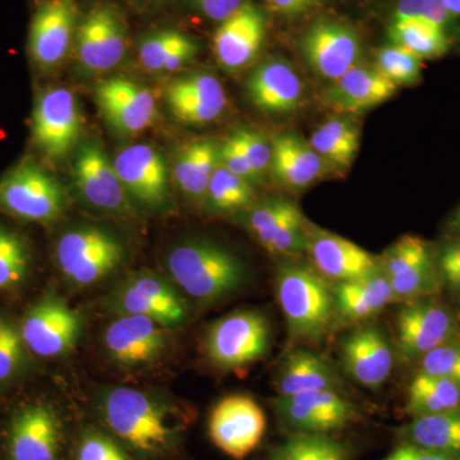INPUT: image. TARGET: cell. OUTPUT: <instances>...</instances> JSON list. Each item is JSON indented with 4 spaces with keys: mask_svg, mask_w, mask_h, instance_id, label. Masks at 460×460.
Wrapping results in <instances>:
<instances>
[{
    "mask_svg": "<svg viewBox=\"0 0 460 460\" xmlns=\"http://www.w3.org/2000/svg\"><path fill=\"white\" fill-rule=\"evenodd\" d=\"M102 413L109 429L144 458H162L180 444L190 417L174 402L119 386L102 396Z\"/></svg>",
    "mask_w": 460,
    "mask_h": 460,
    "instance_id": "cell-1",
    "label": "cell"
},
{
    "mask_svg": "<svg viewBox=\"0 0 460 460\" xmlns=\"http://www.w3.org/2000/svg\"><path fill=\"white\" fill-rule=\"evenodd\" d=\"M275 289L293 341L314 344L328 335L337 320L332 284L316 269L283 262L275 275Z\"/></svg>",
    "mask_w": 460,
    "mask_h": 460,
    "instance_id": "cell-2",
    "label": "cell"
},
{
    "mask_svg": "<svg viewBox=\"0 0 460 460\" xmlns=\"http://www.w3.org/2000/svg\"><path fill=\"white\" fill-rule=\"evenodd\" d=\"M172 281L202 304L226 298L243 284L246 272L234 253L208 241L183 242L166 257Z\"/></svg>",
    "mask_w": 460,
    "mask_h": 460,
    "instance_id": "cell-3",
    "label": "cell"
},
{
    "mask_svg": "<svg viewBox=\"0 0 460 460\" xmlns=\"http://www.w3.org/2000/svg\"><path fill=\"white\" fill-rule=\"evenodd\" d=\"M122 242L98 226H77L66 230L56 247L60 271L69 283L89 287L99 283L123 262Z\"/></svg>",
    "mask_w": 460,
    "mask_h": 460,
    "instance_id": "cell-4",
    "label": "cell"
},
{
    "mask_svg": "<svg viewBox=\"0 0 460 460\" xmlns=\"http://www.w3.org/2000/svg\"><path fill=\"white\" fill-rule=\"evenodd\" d=\"M270 325L262 314L237 311L215 321L206 334L208 359L223 370L247 367L270 347Z\"/></svg>",
    "mask_w": 460,
    "mask_h": 460,
    "instance_id": "cell-5",
    "label": "cell"
},
{
    "mask_svg": "<svg viewBox=\"0 0 460 460\" xmlns=\"http://www.w3.org/2000/svg\"><path fill=\"white\" fill-rule=\"evenodd\" d=\"M66 206L63 187L31 162L22 163L0 180V208L30 222H53Z\"/></svg>",
    "mask_w": 460,
    "mask_h": 460,
    "instance_id": "cell-6",
    "label": "cell"
},
{
    "mask_svg": "<svg viewBox=\"0 0 460 460\" xmlns=\"http://www.w3.org/2000/svg\"><path fill=\"white\" fill-rule=\"evenodd\" d=\"M395 302L429 298L440 290V274L428 242L417 235H402L378 257Z\"/></svg>",
    "mask_w": 460,
    "mask_h": 460,
    "instance_id": "cell-7",
    "label": "cell"
},
{
    "mask_svg": "<svg viewBox=\"0 0 460 460\" xmlns=\"http://www.w3.org/2000/svg\"><path fill=\"white\" fill-rule=\"evenodd\" d=\"M272 407L293 434L330 436L358 420L356 405L339 390L279 395Z\"/></svg>",
    "mask_w": 460,
    "mask_h": 460,
    "instance_id": "cell-8",
    "label": "cell"
},
{
    "mask_svg": "<svg viewBox=\"0 0 460 460\" xmlns=\"http://www.w3.org/2000/svg\"><path fill=\"white\" fill-rule=\"evenodd\" d=\"M115 314H135L156 321L166 329L181 325L189 314L186 299L153 272H137L118 286L111 298Z\"/></svg>",
    "mask_w": 460,
    "mask_h": 460,
    "instance_id": "cell-9",
    "label": "cell"
},
{
    "mask_svg": "<svg viewBox=\"0 0 460 460\" xmlns=\"http://www.w3.org/2000/svg\"><path fill=\"white\" fill-rule=\"evenodd\" d=\"M75 57L84 71L102 74L124 59L128 33L122 14L113 5H98L87 12L75 30Z\"/></svg>",
    "mask_w": 460,
    "mask_h": 460,
    "instance_id": "cell-10",
    "label": "cell"
},
{
    "mask_svg": "<svg viewBox=\"0 0 460 460\" xmlns=\"http://www.w3.org/2000/svg\"><path fill=\"white\" fill-rule=\"evenodd\" d=\"M299 47L310 68L329 83L361 65L363 48L358 33L330 18H323L308 27Z\"/></svg>",
    "mask_w": 460,
    "mask_h": 460,
    "instance_id": "cell-11",
    "label": "cell"
},
{
    "mask_svg": "<svg viewBox=\"0 0 460 460\" xmlns=\"http://www.w3.org/2000/svg\"><path fill=\"white\" fill-rule=\"evenodd\" d=\"M266 426L265 413L257 402L235 394L215 405L208 419V434L230 458L243 460L261 443Z\"/></svg>",
    "mask_w": 460,
    "mask_h": 460,
    "instance_id": "cell-12",
    "label": "cell"
},
{
    "mask_svg": "<svg viewBox=\"0 0 460 460\" xmlns=\"http://www.w3.org/2000/svg\"><path fill=\"white\" fill-rule=\"evenodd\" d=\"M83 115L77 99L65 87L41 93L33 111L32 137L36 146L48 156H66L80 138Z\"/></svg>",
    "mask_w": 460,
    "mask_h": 460,
    "instance_id": "cell-13",
    "label": "cell"
},
{
    "mask_svg": "<svg viewBox=\"0 0 460 460\" xmlns=\"http://www.w3.org/2000/svg\"><path fill=\"white\" fill-rule=\"evenodd\" d=\"M81 330V314L62 299L48 296L27 313L20 332L26 348L51 358L74 349Z\"/></svg>",
    "mask_w": 460,
    "mask_h": 460,
    "instance_id": "cell-14",
    "label": "cell"
},
{
    "mask_svg": "<svg viewBox=\"0 0 460 460\" xmlns=\"http://www.w3.org/2000/svg\"><path fill=\"white\" fill-rule=\"evenodd\" d=\"M396 316V341L402 357L422 358L426 353L456 341V321L447 305L434 299L405 302Z\"/></svg>",
    "mask_w": 460,
    "mask_h": 460,
    "instance_id": "cell-15",
    "label": "cell"
},
{
    "mask_svg": "<svg viewBox=\"0 0 460 460\" xmlns=\"http://www.w3.org/2000/svg\"><path fill=\"white\" fill-rule=\"evenodd\" d=\"M95 100L109 126L123 136L138 135L150 128L159 114L151 90L122 75L102 81L96 86Z\"/></svg>",
    "mask_w": 460,
    "mask_h": 460,
    "instance_id": "cell-16",
    "label": "cell"
},
{
    "mask_svg": "<svg viewBox=\"0 0 460 460\" xmlns=\"http://www.w3.org/2000/svg\"><path fill=\"white\" fill-rule=\"evenodd\" d=\"M72 174L81 198L93 208L115 214L131 211L128 193L118 177L114 163L95 142L86 141L77 148Z\"/></svg>",
    "mask_w": 460,
    "mask_h": 460,
    "instance_id": "cell-17",
    "label": "cell"
},
{
    "mask_svg": "<svg viewBox=\"0 0 460 460\" xmlns=\"http://www.w3.org/2000/svg\"><path fill=\"white\" fill-rule=\"evenodd\" d=\"M307 222L298 206L283 199H266L251 208L247 228L271 255L295 257L305 250Z\"/></svg>",
    "mask_w": 460,
    "mask_h": 460,
    "instance_id": "cell-18",
    "label": "cell"
},
{
    "mask_svg": "<svg viewBox=\"0 0 460 460\" xmlns=\"http://www.w3.org/2000/svg\"><path fill=\"white\" fill-rule=\"evenodd\" d=\"M305 252L314 269L335 283L361 279L380 270L378 257L341 235L307 226Z\"/></svg>",
    "mask_w": 460,
    "mask_h": 460,
    "instance_id": "cell-19",
    "label": "cell"
},
{
    "mask_svg": "<svg viewBox=\"0 0 460 460\" xmlns=\"http://www.w3.org/2000/svg\"><path fill=\"white\" fill-rule=\"evenodd\" d=\"M109 358L126 367L150 365L164 354L169 335L156 321L135 314H120L104 332Z\"/></svg>",
    "mask_w": 460,
    "mask_h": 460,
    "instance_id": "cell-20",
    "label": "cell"
},
{
    "mask_svg": "<svg viewBox=\"0 0 460 460\" xmlns=\"http://www.w3.org/2000/svg\"><path fill=\"white\" fill-rule=\"evenodd\" d=\"M113 163L128 196L154 210L165 208L169 199L168 168L159 150L150 145H132L120 150Z\"/></svg>",
    "mask_w": 460,
    "mask_h": 460,
    "instance_id": "cell-21",
    "label": "cell"
},
{
    "mask_svg": "<svg viewBox=\"0 0 460 460\" xmlns=\"http://www.w3.org/2000/svg\"><path fill=\"white\" fill-rule=\"evenodd\" d=\"M77 30V9L74 0H47L33 14L29 32V50L40 68L59 66Z\"/></svg>",
    "mask_w": 460,
    "mask_h": 460,
    "instance_id": "cell-22",
    "label": "cell"
},
{
    "mask_svg": "<svg viewBox=\"0 0 460 460\" xmlns=\"http://www.w3.org/2000/svg\"><path fill=\"white\" fill-rule=\"evenodd\" d=\"M266 16L252 3H243L215 32L214 54L224 69L235 72L256 59L265 41Z\"/></svg>",
    "mask_w": 460,
    "mask_h": 460,
    "instance_id": "cell-23",
    "label": "cell"
},
{
    "mask_svg": "<svg viewBox=\"0 0 460 460\" xmlns=\"http://www.w3.org/2000/svg\"><path fill=\"white\" fill-rule=\"evenodd\" d=\"M396 90L376 66L358 65L332 81L321 93V102L338 114H359L392 99Z\"/></svg>",
    "mask_w": 460,
    "mask_h": 460,
    "instance_id": "cell-24",
    "label": "cell"
},
{
    "mask_svg": "<svg viewBox=\"0 0 460 460\" xmlns=\"http://www.w3.org/2000/svg\"><path fill=\"white\" fill-rule=\"evenodd\" d=\"M247 95L266 114H289L301 107L305 86L295 66L283 58L261 63L247 81Z\"/></svg>",
    "mask_w": 460,
    "mask_h": 460,
    "instance_id": "cell-25",
    "label": "cell"
},
{
    "mask_svg": "<svg viewBox=\"0 0 460 460\" xmlns=\"http://www.w3.org/2000/svg\"><path fill=\"white\" fill-rule=\"evenodd\" d=\"M345 371L357 383L378 389L392 375L394 352L383 330L366 325L350 332L341 344Z\"/></svg>",
    "mask_w": 460,
    "mask_h": 460,
    "instance_id": "cell-26",
    "label": "cell"
},
{
    "mask_svg": "<svg viewBox=\"0 0 460 460\" xmlns=\"http://www.w3.org/2000/svg\"><path fill=\"white\" fill-rule=\"evenodd\" d=\"M165 100L178 120L193 126L214 122L228 104L223 84L208 74L190 75L172 81L166 89Z\"/></svg>",
    "mask_w": 460,
    "mask_h": 460,
    "instance_id": "cell-27",
    "label": "cell"
},
{
    "mask_svg": "<svg viewBox=\"0 0 460 460\" xmlns=\"http://www.w3.org/2000/svg\"><path fill=\"white\" fill-rule=\"evenodd\" d=\"M60 449L59 420L47 405L22 408L9 429L11 460H58Z\"/></svg>",
    "mask_w": 460,
    "mask_h": 460,
    "instance_id": "cell-28",
    "label": "cell"
},
{
    "mask_svg": "<svg viewBox=\"0 0 460 460\" xmlns=\"http://www.w3.org/2000/svg\"><path fill=\"white\" fill-rule=\"evenodd\" d=\"M272 178L287 190L307 189L326 172V163L308 142L292 132L280 133L271 140Z\"/></svg>",
    "mask_w": 460,
    "mask_h": 460,
    "instance_id": "cell-29",
    "label": "cell"
},
{
    "mask_svg": "<svg viewBox=\"0 0 460 460\" xmlns=\"http://www.w3.org/2000/svg\"><path fill=\"white\" fill-rule=\"evenodd\" d=\"M335 319L344 323H361L395 302L394 293L384 272L378 270L361 279L335 283Z\"/></svg>",
    "mask_w": 460,
    "mask_h": 460,
    "instance_id": "cell-30",
    "label": "cell"
},
{
    "mask_svg": "<svg viewBox=\"0 0 460 460\" xmlns=\"http://www.w3.org/2000/svg\"><path fill=\"white\" fill-rule=\"evenodd\" d=\"M277 385L280 396H290L339 390L341 380L334 366L325 357L311 350L296 349L281 362Z\"/></svg>",
    "mask_w": 460,
    "mask_h": 460,
    "instance_id": "cell-31",
    "label": "cell"
},
{
    "mask_svg": "<svg viewBox=\"0 0 460 460\" xmlns=\"http://www.w3.org/2000/svg\"><path fill=\"white\" fill-rule=\"evenodd\" d=\"M220 144L214 138H199L178 151L174 180L181 192L192 201H204L208 183L219 166Z\"/></svg>",
    "mask_w": 460,
    "mask_h": 460,
    "instance_id": "cell-32",
    "label": "cell"
},
{
    "mask_svg": "<svg viewBox=\"0 0 460 460\" xmlns=\"http://www.w3.org/2000/svg\"><path fill=\"white\" fill-rule=\"evenodd\" d=\"M199 53L195 39L175 30L150 33L138 45V62L153 74H171L193 62Z\"/></svg>",
    "mask_w": 460,
    "mask_h": 460,
    "instance_id": "cell-33",
    "label": "cell"
},
{
    "mask_svg": "<svg viewBox=\"0 0 460 460\" xmlns=\"http://www.w3.org/2000/svg\"><path fill=\"white\" fill-rule=\"evenodd\" d=\"M401 443L460 458V411L416 417L398 429Z\"/></svg>",
    "mask_w": 460,
    "mask_h": 460,
    "instance_id": "cell-34",
    "label": "cell"
},
{
    "mask_svg": "<svg viewBox=\"0 0 460 460\" xmlns=\"http://www.w3.org/2000/svg\"><path fill=\"white\" fill-rule=\"evenodd\" d=\"M359 128L353 118L339 114L329 118L311 135V147L328 165L348 169L359 150Z\"/></svg>",
    "mask_w": 460,
    "mask_h": 460,
    "instance_id": "cell-35",
    "label": "cell"
},
{
    "mask_svg": "<svg viewBox=\"0 0 460 460\" xmlns=\"http://www.w3.org/2000/svg\"><path fill=\"white\" fill-rule=\"evenodd\" d=\"M405 411L413 419L460 411V386L453 381L420 372L408 387Z\"/></svg>",
    "mask_w": 460,
    "mask_h": 460,
    "instance_id": "cell-36",
    "label": "cell"
},
{
    "mask_svg": "<svg viewBox=\"0 0 460 460\" xmlns=\"http://www.w3.org/2000/svg\"><path fill=\"white\" fill-rule=\"evenodd\" d=\"M387 35L392 44L404 48L422 60L447 56L456 42L443 30L419 20L392 21Z\"/></svg>",
    "mask_w": 460,
    "mask_h": 460,
    "instance_id": "cell-37",
    "label": "cell"
},
{
    "mask_svg": "<svg viewBox=\"0 0 460 460\" xmlns=\"http://www.w3.org/2000/svg\"><path fill=\"white\" fill-rule=\"evenodd\" d=\"M255 190L252 183L217 166L208 183L205 204L215 214H229L244 210L253 204Z\"/></svg>",
    "mask_w": 460,
    "mask_h": 460,
    "instance_id": "cell-38",
    "label": "cell"
},
{
    "mask_svg": "<svg viewBox=\"0 0 460 460\" xmlns=\"http://www.w3.org/2000/svg\"><path fill=\"white\" fill-rule=\"evenodd\" d=\"M269 460H352L349 450L323 435L292 434L271 450Z\"/></svg>",
    "mask_w": 460,
    "mask_h": 460,
    "instance_id": "cell-39",
    "label": "cell"
},
{
    "mask_svg": "<svg viewBox=\"0 0 460 460\" xmlns=\"http://www.w3.org/2000/svg\"><path fill=\"white\" fill-rule=\"evenodd\" d=\"M375 66L396 87L413 86L422 77V59L392 42L376 51Z\"/></svg>",
    "mask_w": 460,
    "mask_h": 460,
    "instance_id": "cell-40",
    "label": "cell"
},
{
    "mask_svg": "<svg viewBox=\"0 0 460 460\" xmlns=\"http://www.w3.org/2000/svg\"><path fill=\"white\" fill-rule=\"evenodd\" d=\"M419 20L438 27L454 41L460 40V22L449 13L443 0H398L392 21Z\"/></svg>",
    "mask_w": 460,
    "mask_h": 460,
    "instance_id": "cell-41",
    "label": "cell"
},
{
    "mask_svg": "<svg viewBox=\"0 0 460 460\" xmlns=\"http://www.w3.org/2000/svg\"><path fill=\"white\" fill-rule=\"evenodd\" d=\"M29 270V252L14 233L0 226V289L17 287Z\"/></svg>",
    "mask_w": 460,
    "mask_h": 460,
    "instance_id": "cell-42",
    "label": "cell"
},
{
    "mask_svg": "<svg viewBox=\"0 0 460 460\" xmlns=\"http://www.w3.org/2000/svg\"><path fill=\"white\" fill-rule=\"evenodd\" d=\"M232 136L246 157L253 174L256 175L257 181H262L265 175L270 172L271 142L266 141L261 133L247 128V127L237 129L232 133Z\"/></svg>",
    "mask_w": 460,
    "mask_h": 460,
    "instance_id": "cell-43",
    "label": "cell"
},
{
    "mask_svg": "<svg viewBox=\"0 0 460 460\" xmlns=\"http://www.w3.org/2000/svg\"><path fill=\"white\" fill-rule=\"evenodd\" d=\"M422 374L453 381L460 386V344L449 341L435 348L420 358Z\"/></svg>",
    "mask_w": 460,
    "mask_h": 460,
    "instance_id": "cell-44",
    "label": "cell"
},
{
    "mask_svg": "<svg viewBox=\"0 0 460 460\" xmlns=\"http://www.w3.org/2000/svg\"><path fill=\"white\" fill-rule=\"evenodd\" d=\"M22 335L11 321L0 317V381L7 380L20 367L23 357Z\"/></svg>",
    "mask_w": 460,
    "mask_h": 460,
    "instance_id": "cell-45",
    "label": "cell"
},
{
    "mask_svg": "<svg viewBox=\"0 0 460 460\" xmlns=\"http://www.w3.org/2000/svg\"><path fill=\"white\" fill-rule=\"evenodd\" d=\"M75 460H132L122 447L107 435L90 431L77 447Z\"/></svg>",
    "mask_w": 460,
    "mask_h": 460,
    "instance_id": "cell-46",
    "label": "cell"
},
{
    "mask_svg": "<svg viewBox=\"0 0 460 460\" xmlns=\"http://www.w3.org/2000/svg\"><path fill=\"white\" fill-rule=\"evenodd\" d=\"M441 283L460 293V241L447 242L435 255Z\"/></svg>",
    "mask_w": 460,
    "mask_h": 460,
    "instance_id": "cell-47",
    "label": "cell"
},
{
    "mask_svg": "<svg viewBox=\"0 0 460 460\" xmlns=\"http://www.w3.org/2000/svg\"><path fill=\"white\" fill-rule=\"evenodd\" d=\"M219 164L224 166L226 171L243 178L250 183L253 184L257 181L256 175L253 174L252 169L248 165L246 157H244L232 135L223 144H220Z\"/></svg>",
    "mask_w": 460,
    "mask_h": 460,
    "instance_id": "cell-48",
    "label": "cell"
},
{
    "mask_svg": "<svg viewBox=\"0 0 460 460\" xmlns=\"http://www.w3.org/2000/svg\"><path fill=\"white\" fill-rule=\"evenodd\" d=\"M199 13L208 20L223 22L243 5V0H190Z\"/></svg>",
    "mask_w": 460,
    "mask_h": 460,
    "instance_id": "cell-49",
    "label": "cell"
},
{
    "mask_svg": "<svg viewBox=\"0 0 460 460\" xmlns=\"http://www.w3.org/2000/svg\"><path fill=\"white\" fill-rule=\"evenodd\" d=\"M380 460H460V458L423 449L416 445L399 443L398 447L387 454L385 458Z\"/></svg>",
    "mask_w": 460,
    "mask_h": 460,
    "instance_id": "cell-50",
    "label": "cell"
},
{
    "mask_svg": "<svg viewBox=\"0 0 460 460\" xmlns=\"http://www.w3.org/2000/svg\"><path fill=\"white\" fill-rule=\"evenodd\" d=\"M319 0H266L274 13L288 18L304 16L317 4Z\"/></svg>",
    "mask_w": 460,
    "mask_h": 460,
    "instance_id": "cell-51",
    "label": "cell"
},
{
    "mask_svg": "<svg viewBox=\"0 0 460 460\" xmlns=\"http://www.w3.org/2000/svg\"><path fill=\"white\" fill-rule=\"evenodd\" d=\"M445 7L460 22V0H443Z\"/></svg>",
    "mask_w": 460,
    "mask_h": 460,
    "instance_id": "cell-52",
    "label": "cell"
},
{
    "mask_svg": "<svg viewBox=\"0 0 460 460\" xmlns=\"http://www.w3.org/2000/svg\"><path fill=\"white\" fill-rule=\"evenodd\" d=\"M151 2H160V0H151Z\"/></svg>",
    "mask_w": 460,
    "mask_h": 460,
    "instance_id": "cell-53",
    "label": "cell"
}]
</instances>
